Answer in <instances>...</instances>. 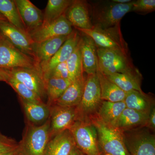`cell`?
<instances>
[{"instance_id":"1f68e13d","label":"cell","mask_w":155,"mask_h":155,"mask_svg":"<svg viewBox=\"0 0 155 155\" xmlns=\"http://www.w3.org/2000/svg\"><path fill=\"white\" fill-rule=\"evenodd\" d=\"M155 10V0L134 1L131 12L140 14H146Z\"/></svg>"},{"instance_id":"52a82bcc","label":"cell","mask_w":155,"mask_h":155,"mask_svg":"<svg viewBox=\"0 0 155 155\" xmlns=\"http://www.w3.org/2000/svg\"><path fill=\"white\" fill-rule=\"evenodd\" d=\"M98 70L105 75L117 73L134 72V66L129 54L118 50L97 48Z\"/></svg>"},{"instance_id":"5bb4252c","label":"cell","mask_w":155,"mask_h":155,"mask_svg":"<svg viewBox=\"0 0 155 155\" xmlns=\"http://www.w3.org/2000/svg\"><path fill=\"white\" fill-rule=\"evenodd\" d=\"M0 33L15 47L35 59L34 42L29 34L12 25L7 20H0Z\"/></svg>"},{"instance_id":"d6a6232c","label":"cell","mask_w":155,"mask_h":155,"mask_svg":"<svg viewBox=\"0 0 155 155\" xmlns=\"http://www.w3.org/2000/svg\"><path fill=\"white\" fill-rule=\"evenodd\" d=\"M44 77L45 80L49 78H57L69 79V72L66 62L58 64L49 71L45 73L44 74Z\"/></svg>"},{"instance_id":"7402d4cb","label":"cell","mask_w":155,"mask_h":155,"mask_svg":"<svg viewBox=\"0 0 155 155\" xmlns=\"http://www.w3.org/2000/svg\"><path fill=\"white\" fill-rule=\"evenodd\" d=\"M124 101L126 108L148 115L154 107L153 98L143 91H131L126 93Z\"/></svg>"},{"instance_id":"ffe728a7","label":"cell","mask_w":155,"mask_h":155,"mask_svg":"<svg viewBox=\"0 0 155 155\" xmlns=\"http://www.w3.org/2000/svg\"><path fill=\"white\" fill-rule=\"evenodd\" d=\"M75 146L72 134L67 129L51 139L44 155H70Z\"/></svg>"},{"instance_id":"b9f144b4","label":"cell","mask_w":155,"mask_h":155,"mask_svg":"<svg viewBox=\"0 0 155 155\" xmlns=\"http://www.w3.org/2000/svg\"><path fill=\"white\" fill-rule=\"evenodd\" d=\"M82 155H85L84 154H83V153H82Z\"/></svg>"},{"instance_id":"7a4b0ae2","label":"cell","mask_w":155,"mask_h":155,"mask_svg":"<svg viewBox=\"0 0 155 155\" xmlns=\"http://www.w3.org/2000/svg\"><path fill=\"white\" fill-rule=\"evenodd\" d=\"M90 121L96 129L99 145L102 153L130 155L120 130L112 125L104 123L96 116Z\"/></svg>"},{"instance_id":"4dcf8cb0","label":"cell","mask_w":155,"mask_h":155,"mask_svg":"<svg viewBox=\"0 0 155 155\" xmlns=\"http://www.w3.org/2000/svg\"><path fill=\"white\" fill-rule=\"evenodd\" d=\"M6 83L10 85L18 94L19 98L31 102H44L43 100L35 93L23 84L11 77L10 75Z\"/></svg>"},{"instance_id":"60d3db41","label":"cell","mask_w":155,"mask_h":155,"mask_svg":"<svg viewBox=\"0 0 155 155\" xmlns=\"http://www.w3.org/2000/svg\"><path fill=\"white\" fill-rule=\"evenodd\" d=\"M102 155H111L109 154H103Z\"/></svg>"},{"instance_id":"8d00e7d4","label":"cell","mask_w":155,"mask_h":155,"mask_svg":"<svg viewBox=\"0 0 155 155\" xmlns=\"http://www.w3.org/2000/svg\"><path fill=\"white\" fill-rule=\"evenodd\" d=\"M19 148L4 153L0 154V155H19Z\"/></svg>"},{"instance_id":"7bdbcfd3","label":"cell","mask_w":155,"mask_h":155,"mask_svg":"<svg viewBox=\"0 0 155 155\" xmlns=\"http://www.w3.org/2000/svg\"><path fill=\"white\" fill-rule=\"evenodd\" d=\"M19 155H21V154H20V153H19Z\"/></svg>"},{"instance_id":"d6986e66","label":"cell","mask_w":155,"mask_h":155,"mask_svg":"<svg viewBox=\"0 0 155 155\" xmlns=\"http://www.w3.org/2000/svg\"><path fill=\"white\" fill-rule=\"evenodd\" d=\"M149 115L125 108L112 126L121 131L146 127Z\"/></svg>"},{"instance_id":"8992f818","label":"cell","mask_w":155,"mask_h":155,"mask_svg":"<svg viewBox=\"0 0 155 155\" xmlns=\"http://www.w3.org/2000/svg\"><path fill=\"white\" fill-rule=\"evenodd\" d=\"M76 29L91 38L97 48L118 50L129 54L128 46L123 38L120 24L108 28L93 26L90 29Z\"/></svg>"},{"instance_id":"83f0119b","label":"cell","mask_w":155,"mask_h":155,"mask_svg":"<svg viewBox=\"0 0 155 155\" xmlns=\"http://www.w3.org/2000/svg\"><path fill=\"white\" fill-rule=\"evenodd\" d=\"M0 14L12 25L28 33L14 0H0Z\"/></svg>"},{"instance_id":"74e56055","label":"cell","mask_w":155,"mask_h":155,"mask_svg":"<svg viewBox=\"0 0 155 155\" xmlns=\"http://www.w3.org/2000/svg\"><path fill=\"white\" fill-rule=\"evenodd\" d=\"M70 155H82V153L75 146Z\"/></svg>"},{"instance_id":"9a60e30c","label":"cell","mask_w":155,"mask_h":155,"mask_svg":"<svg viewBox=\"0 0 155 155\" xmlns=\"http://www.w3.org/2000/svg\"><path fill=\"white\" fill-rule=\"evenodd\" d=\"M28 33L41 26L44 14L29 0H14Z\"/></svg>"},{"instance_id":"2e32d148","label":"cell","mask_w":155,"mask_h":155,"mask_svg":"<svg viewBox=\"0 0 155 155\" xmlns=\"http://www.w3.org/2000/svg\"><path fill=\"white\" fill-rule=\"evenodd\" d=\"M80 38V34L77 30H73L54 55L47 62L41 65L43 75L58 64L66 62L75 49Z\"/></svg>"},{"instance_id":"8fae6325","label":"cell","mask_w":155,"mask_h":155,"mask_svg":"<svg viewBox=\"0 0 155 155\" xmlns=\"http://www.w3.org/2000/svg\"><path fill=\"white\" fill-rule=\"evenodd\" d=\"M50 107L51 138L69 127L77 120L75 107H63L54 104Z\"/></svg>"},{"instance_id":"f35d334b","label":"cell","mask_w":155,"mask_h":155,"mask_svg":"<svg viewBox=\"0 0 155 155\" xmlns=\"http://www.w3.org/2000/svg\"><path fill=\"white\" fill-rule=\"evenodd\" d=\"M114 2L119 3V4H125L131 2L132 1L131 0H112Z\"/></svg>"},{"instance_id":"603a6c76","label":"cell","mask_w":155,"mask_h":155,"mask_svg":"<svg viewBox=\"0 0 155 155\" xmlns=\"http://www.w3.org/2000/svg\"><path fill=\"white\" fill-rule=\"evenodd\" d=\"M106 76L125 92L131 91L143 92L141 88V74L138 70L125 73H114Z\"/></svg>"},{"instance_id":"f546056e","label":"cell","mask_w":155,"mask_h":155,"mask_svg":"<svg viewBox=\"0 0 155 155\" xmlns=\"http://www.w3.org/2000/svg\"><path fill=\"white\" fill-rule=\"evenodd\" d=\"M80 40L75 49L66 61L69 72V79L72 81L84 75Z\"/></svg>"},{"instance_id":"d4e9b609","label":"cell","mask_w":155,"mask_h":155,"mask_svg":"<svg viewBox=\"0 0 155 155\" xmlns=\"http://www.w3.org/2000/svg\"><path fill=\"white\" fill-rule=\"evenodd\" d=\"M97 75L99 80L102 101L111 102L124 101L126 93L110 80L98 69Z\"/></svg>"},{"instance_id":"d590c367","label":"cell","mask_w":155,"mask_h":155,"mask_svg":"<svg viewBox=\"0 0 155 155\" xmlns=\"http://www.w3.org/2000/svg\"><path fill=\"white\" fill-rule=\"evenodd\" d=\"M10 77L9 69L0 68V81L6 82Z\"/></svg>"},{"instance_id":"484cf974","label":"cell","mask_w":155,"mask_h":155,"mask_svg":"<svg viewBox=\"0 0 155 155\" xmlns=\"http://www.w3.org/2000/svg\"><path fill=\"white\" fill-rule=\"evenodd\" d=\"M125 108L124 101L111 102L103 101L96 116L104 123L112 126Z\"/></svg>"},{"instance_id":"ac0fdd59","label":"cell","mask_w":155,"mask_h":155,"mask_svg":"<svg viewBox=\"0 0 155 155\" xmlns=\"http://www.w3.org/2000/svg\"><path fill=\"white\" fill-rule=\"evenodd\" d=\"M69 35L57 37L40 42H34L33 47L34 58L40 66L47 62L54 55Z\"/></svg>"},{"instance_id":"836d02e7","label":"cell","mask_w":155,"mask_h":155,"mask_svg":"<svg viewBox=\"0 0 155 155\" xmlns=\"http://www.w3.org/2000/svg\"><path fill=\"white\" fill-rule=\"evenodd\" d=\"M19 144L13 139L0 132V154L4 153L18 148Z\"/></svg>"},{"instance_id":"4fadbf2b","label":"cell","mask_w":155,"mask_h":155,"mask_svg":"<svg viewBox=\"0 0 155 155\" xmlns=\"http://www.w3.org/2000/svg\"><path fill=\"white\" fill-rule=\"evenodd\" d=\"M64 15L75 29H90L93 27L91 5L87 1L73 0Z\"/></svg>"},{"instance_id":"ab89813d","label":"cell","mask_w":155,"mask_h":155,"mask_svg":"<svg viewBox=\"0 0 155 155\" xmlns=\"http://www.w3.org/2000/svg\"><path fill=\"white\" fill-rule=\"evenodd\" d=\"M0 20H7L5 19V17L1 14H0Z\"/></svg>"},{"instance_id":"f1b7e54d","label":"cell","mask_w":155,"mask_h":155,"mask_svg":"<svg viewBox=\"0 0 155 155\" xmlns=\"http://www.w3.org/2000/svg\"><path fill=\"white\" fill-rule=\"evenodd\" d=\"M73 0H48L44 14L43 24L54 21L65 14Z\"/></svg>"},{"instance_id":"277c9868","label":"cell","mask_w":155,"mask_h":155,"mask_svg":"<svg viewBox=\"0 0 155 155\" xmlns=\"http://www.w3.org/2000/svg\"><path fill=\"white\" fill-rule=\"evenodd\" d=\"M50 120L39 126L29 124L22 141L19 143V153L22 155H44L51 140Z\"/></svg>"},{"instance_id":"30bf717a","label":"cell","mask_w":155,"mask_h":155,"mask_svg":"<svg viewBox=\"0 0 155 155\" xmlns=\"http://www.w3.org/2000/svg\"><path fill=\"white\" fill-rule=\"evenodd\" d=\"M10 75L37 94L43 101L46 98L45 81L40 66L9 69Z\"/></svg>"},{"instance_id":"9c48e42d","label":"cell","mask_w":155,"mask_h":155,"mask_svg":"<svg viewBox=\"0 0 155 155\" xmlns=\"http://www.w3.org/2000/svg\"><path fill=\"white\" fill-rule=\"evenodd\" d=\"M40 66L33 58L17 49L0 33V68Z\"/></svg>"},{"instance_id":"5b68a950","label":"cell","mask_w":155,"mask_h":155,"mask_svg":"<svg viewBox=\"0 0 155 155\" xmlns=\"http://www.w3.org/2000/svg\"><path fill=\"white\" fill-rule=\"evenodd\" d=\"M75 146L85 155H102L94 125L90 121L76 120L68 129Z\"/></svg>"},{"instance_id":"4316f807","label":"cell","mask_w":155,"mask_h":155,"mask_svg":"<svg viewBox=\"0 0 155 155\" xmlns=\"http://www.w3.org/2000/svg\"><path fill=\"white\" fill-rule=\"evenodd\" d=\"M47 104H54L62 95L72 81L69 79L49 78L45 79Z\"/></svg>"},{"instance_id":"3957f363","label":"cell","mask_w":155,"mask_h":155,"mask_svg":"<svg viewBox=\"0 0 155 155\" xmlns=\"http://www.w3.org/2000/svg\"><path fill=\"white\" fill-rule=\"evenodd\" d=\"M102 101L97 73L87 75L82 98L75 107L77 120L90 121L96 116Z\"/></svg>"},{"instance_id":"e575fe53","label":"cell","mask_w":155,"mask_h":155,"mask_svg":"<svg viewBox=\"0 0 155 155\" xmlns=\"http://www.w3.org/2000/svg\"><path fill=\"white\" fill-rule=\"evenodd\" d=\"M147 127L152 130H155V107L153 108L149 116L146 125Z\"/></svg>"},{"instance_id":"6da1fadb","label":"cell","mask_w":155,"mask_h":155,"mask_svg":"<svg viewBox=\"0 0 155 155\" xmlns=\"http://www.w3.org/2000/svg\"><path fill=\"white\" fill-rule=\"evenodd\" d=\"M133 2L125 4L114 2L112 1L91 2L93 25L108 28L120 24L122 18L131 12Z\"/></svg>"},{"instance_id":"44dd1931","label":"cell","mask_w":155,"mask_h":155,"mask_svg":"<svg viewBox=\"0 0 155 155\" xmlns=\"http://www.w3.org/2000/svg\"><path fill=\"white\" fill-rule=\"evenodd\" d=\"M84 75L72 81L54 104L63 107H76L81 101L85 86Z\"/></svg>"},{"instance_id":"cb8c5ba5","label":"cell","mask_w":155,"mask_h":155,"mask_svg":"<svg viewBox=\"0 0 155 155\" xmlns=\"http://www.w3.org/2000/svg\"><path fill=\"white\" fill-rule=\"evenodd\" d=\"M20 99L26 117L32 125L42 124L49 119L50 107L43 103H34Z\"/></svg>"},{"instance_id":"e0dca14e","label":"cell","mask_w":155,"mask_h":155,"mask_svg":"<svg viewBox=\"0 0 155 155\" xmlns=\"http://www.w3.org/2000/svg\"><path fill=\"white\" fill-rule=\"evenodd\" d=\"M80 43L84 72L87 75L95 74L98 69L96 45L91 38L82 33Z\"/></svg>"},{"instance_id":"ba28073f","label":"cell","mask_w":155,"mask_h":155,"mask_svg":"<svg viewBox=\"0 0 155 155\" xmlns=\"http://www.w3.org/2000/svg\"><path fill=\"white\" fill-rule=\"evenodd\" d=\"M130 155H155V136L147 127L121 131Z\"/></svg>"},{"instance_id":"7c38bea8","label":"cell","mask_w":155,"mask_h":155,"mask_svg":"<svg viewBox=\"0 0 155 155\" xmlns=\"http://www.w3.org/2000/svg\"><path fill=\"white\" fill-rule=\"evenodd\" d=\"M72 26L65 15L54 21L41 26L29 33L34 42H40L57 37L68 36L73 31Z\"/></svg>"}]
</instances>
